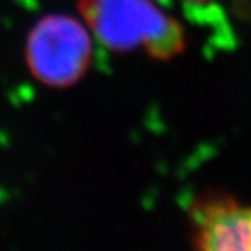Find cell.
Returning a JSON list of instances; mask_svg holds the SVG:
<instances>
[{
  "mask_svg": "<svg viewBox=\"0 0 251 251\" xmlns=\"http://www.w3.org/2000/svg\"><path fill=\"white\" fill-rule=\"evenodd\" d=\"M77 9L94 40L109 51H142L168 61L186 49L183 26L154 0H77Z\"/></svg>",
  "mask_w": 251,
  "mask_h": 251,
  "instance_id": "cell-1",
  "label": "cell"
},
{
  "mask_svg": "<svg viewBox=\"0 0 251 251\" xmlns=\"http://www.w3.org/2000/svg\"><path fill=\"white\" fill-rule=\"evenodd\" d=\"M94 37L82 19L49 14L30 29L25 56L32 76L40 83L65 89L88 75L94 59Z\"/></svg>",
  "mask_w": 251,
  "mask_h": 251,
  "instance_id": "cell-2",
  "label": "cell"
},
{
  "mask_svg": "<svg viewBox=\"0 0 251 251\" xmlns=\"http://www.w3.org/2000/svg\"><path fill=\"white\" fill-rule=\"evenodd\" d=\"M194 245L204 251H251V206L204 199L191 210Z\"/></svg>",
  "mask_w": 251,
  "mask_h": 251,
  "instance_id": "cell-3",
  "label": "cell"
},
{
  "mask_svg": "<svg viewBox=\"0 0 251 251\" xmlns=\"http://www.w3.org/2000/svg\"><path fill=\"white\" fill-rule=\"evenodd\" d=\"M180 2L188 3V5H209V3L217 2V0H180Z\"/></svg>",
  "mask_w": 251,
  "mask_h": 251,
  "instance_id": "cell-4",
  "label": "cell"
}]
</instances>
